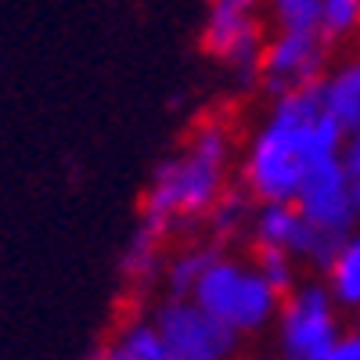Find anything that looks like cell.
<instances>
[{"mask_svg":"<svg viewBox=\"0 0 360 360\" xmlns=\"http://www.w3.org/2000/svg\"><path fill=\"white\" fill-rule=\"evenodd\" d=\"M234 130L224 119H202L180 144V152L162 159L141 195V224L173 238L205 224L209 209L231 188Z\"/></svg>","mask_w":360,"mask_h":360,"instance_id":"cell-1","label":"cell"},{"mask_svg":"<svg viewBox=\"0 0 360 360\" xmlns=\"http://www.w3.org/2000/svg\"><path fill=\"white\" fill-rule=\"evenodd\" d=\"M321 119V83L288 90L270 101L263 123L245 141L242 166H238L242 188H249L256 202H295L307 169L314 166L310 144Z\"/></svg>","mask_w":360,"mask_h":360,"instance_id":"cell-2","label":"cell"},{"mask_svg":"<svg viewBox=\"0 0 360 360\" xmlns=\"http://www.w3.org/2000/svg\"><path fill=\"white\" fill-rule=\"evenodd\" d=\"M191 299L238 335H256L278 321L285 295L259 274L252 259L220 252L195 285Z\"/></svg>","mask_w":360,"mask_h":360,"instance_id":"cell-3","label":"cell"},{"mask_svg":"<svg viewBox=\"0 0 360 360\" xmlns=\"http://www.w3.org/2000/svg\"><path fill=\"white\" fill-rule=\"evenodd\" d=\"M339 303L324 281H299L278 310V349L281 360H324L342 335Z\"/></svg>","mask_w":360,"mask_h":360,"instance_id":"cell-4","label":"cell"},{"mask_svg":"<svg viewBox=\"0 0 360 360\" xmlns=\"http://www.w3.org/2000/svg\"><path fill=\"white\" fill-rule=\"evenodd\" d=\"M152 321L166 339L169 360H231L242 342L234 328L205 314L195 299L184 295H166Z\"/></svg>","mask_w":360,"mask_h":360,"instance_id":"cell-5","label":"cell"},{"mask_svg":"<svg viewBox=\"0 0 360 360\" xmlns=\"http://www.w3.org/2000/svg\"><path fill=\"white\" fill-rule=\"evenodd\" d=\"M332 69V44L321 33H295V29H274L263 44L259 62V90L274 101L288 90L314 86Z\"/></svg>","mask_w":360,"mask_h":360,"instance_id":"cell-6","label":"cell"},{"mask_svg":"<svg viewBox=\"0 0 360 360\" xmlns=\"http://www.w3.org/2000/svg\"><path fill=\"white\" fill-rule=\"evenodd\" d=\"M299 213L307 217L324 234L349 238L356 231V213H353V180L339 159H317L307 169V180L295 195Z\"/></svg>","mask_w":360,"mask_h":360,"instance_id":"cell-7","label":"cell"},{"mask_svg":"<svg viewBox=\"0 0 360 360\" xmlns=\"http://www.w3.org/2000/svg\"><path fill=\"white\" fill-rule=\"evenodd\" d=\"M166 242L169 238L152 231L148 224L137 220L134 234H130V242L123 249V259H119V274H123L127 288L144 295V292H152L155 285H162V274H166Z\"/></svg>","mask_w":360,"mask_h":360,"instance_id":"cell-8","label":"cell"},{"mask_svg":"<svg viewBox=\"0 0 360 360\" xmlns=\"http://www.w3.org/2000/svg\"><path fill=\"white\" fill-rule=\"evenodd\" d=\"M324 112L342 127L346 137L360 134V51L339 58L321 79Z\"/></svg>","mask_w":360,"mask_h":360,"instance_id":"cell-9","label":"cell"},{"mask_svg":"<svg viewBox=\"0 0 360 360\" xmlns=\"http://www.w3.org/2000/svg\"><path fill=\"white\" fill-rule=\"evenodd\" d=\"M256 198L249 195V188H227L217 205L209 209V217H205V231L209 238H213L217 245H231L238 242V238H249V227H252V217H256Z\"/></svg>","mask_w":360,"mask_h":360,"instance_id":"cell-10","label":"cell"},{"mask_svg":"<svg viewBox=\"0 0 360 360\" xmlns=\"http://www.w3.org/2000/svg\"><path fill=\"white\" fill-rule=\"evenodd\" d=\"M220 252H224V245H217L213 238H209V242H188V245H180L176 252H169L166 274H162L166 295H184V299H191L195 285L202 281V274L209 270V263H213Z\"/></svg>","mask_w":360,"mask_h":360,"instance_id":"cell-11","label":"cell"},{"mask_svg":"<svg viewBox=\"0 0 360 360\" xmlns=\"http://www.w3.org/2000/svg\"><path fill=\"white\" fill-rule=\"evenodd\" d=\"M101 360H169V349L152 317H134L101 349Z\"/></svg>","mask_w":360,"mask_h":360,"instance_id":"cell-12","label":"cell"},{"mask_svg":"<svg viewBox=\"0 0 360 360\" xmlns=\"http://www.w3.org/2000/svg\"><path fill=\"white\" fill-rule=\"evenodd\" d=\"M324 285L342 310L360 314V227L346 238L342 249L332 259V266L324 270Z\"/></svg>","mask_w":360,"mask_h":360,"instance_id":"cell-13","label":"cell"},{"mask_svg":"<svg viewBox=\"0 0 360 360\" xmlns=\"http://www.w3.org/2000/svg\"><path fill=\"white\" fill-rule=\"evenodd\" d=\"M321 4L324 0H266L263 15L274 29H295V33H321Z\"/></svg>","mask_w":360,"mask_h":360,"instance_id":"cell-14","label":"cell"},{"mask_svg":"<svg viewBox=\"0 0 360 360\" xmlns=\"http://www.w3.org/2000/svg\"><path fill=\"white\" fill-rule=\"evenodd\" d=\"M252 263L259 274L274 285L281 295H288L299 285V259L288 249H274V245H252Z\"/></svg>","mask_w":360,"mask_h":360,"instance_id":"cell-15","label":"cell"},{"mask_svg":"<svg viewBox=\"0 0 360 360\" xmlns=\"http://www.w3.org/2000/svg\"><path fill=\"white\" fill-rule=\"evenodd\" d=\"M360 33V0H324L321 4V37L328 44H346Z\"/></svg>","mask_w":360,"mask_h":360,"instance_id":"cell-16","label":"cell"},{"mask_svg":"<svg viewBox=\"0 0 360 360\" xmlns=\"http://www.w3.org/2000/svg\"><path fill=\"white\" fill-rule=\"evenodd\" d=\"M324 360H360V324L356 328H349V332H342L339 335V342L328 349V356Z\"/></svg>","mask_w":360,"mask_h":360,"instance_id":"cell-17","label":"cell"},{"mask_svg":"<svg viewBox=\"0 0 360 360\" xmlns=\"http://www.w3.org/2000/svg\"><path fill=\"white\" fill-rule=\"evenodd\" d=\"M342 166H346L353 184H360V134L346 137V144H342Z\"/></svg>","mask_w":360,"mask_h":360,"instance_id":"cell-18","label":"cell"},{"mask_svg":"<svg viewBox=\"0 0 360 360\" xmlns=\"http://www.w3.org/2000/svg\"><path fill=\"white\" fill-rule=\"evenodd\" d=\"M353 213H356V227H360V184H353Z\"/></svg>","mask_w":360,"mask_h":360,"instance_id":"cell-19","label":"cell"}]
</instances>
